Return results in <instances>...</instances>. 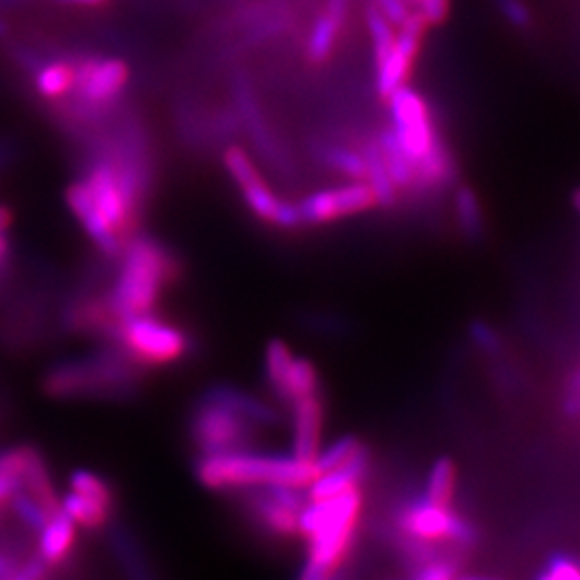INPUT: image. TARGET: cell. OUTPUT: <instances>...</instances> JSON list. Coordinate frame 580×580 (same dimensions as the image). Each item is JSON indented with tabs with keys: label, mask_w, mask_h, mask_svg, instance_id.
<instances>
[{
	"label": "cell",
	"mask_w": 580,
	"mask_h": 580,
	"mask_svg": "<svg viewBox=\"0 0 580 580\" xmlns=\"http://www.w3.org/2000/svg\"><path fill=\"white\" fill-rule=\"evenodd\" d=\"M194 471L198 482L216 492L247 490L271 484L303 490L321 475L316 463L280 454H252L245 450L200 454Z\"/></svg>",
	"instance_id": "3"
},
{
	"label": "cell",
	"mask_w": 580,
	"mask_h": 580,
	"mask_svg": "<svg viewBox=\"0 0 580 580\" xmlns=\"http://www.w3.org/2000/svg\"><path fill=\"white\" fill-rule=\"evenodd\" d=\"M292 456L305 463H314L321 452L325 428L323 396H308L292 405Z\"/></svg>",
	"instance_id": "13"
},
{
	"label": "cell",
	"mask_w": 580,
	"mask_h": 580,
	"mask_svg": "<svg viewBox=\"0 0 580 580\" xmlns=\"http://www.w3.org/2000/svg\"><path fill=\"white\" fill-rule=\"evenodd\" d=\"M200 401L213 403V405L227 406L234 410L236 415L245 417L247 421H252L254 426H278L280 424V415L278 410L263 401H258L256 396L236 390L234 385L229 383H218V385H209L205 390V394L200 396Z\"/></svg>",
	"instance_id": "17"
},
{
	"label": "cell",
	"mask_w": 580,
	"mask_h": 580,
	"mask_svg": "<svg viewBox=\"0 0 580 580\" xmlns=\"http://www.w3.org/2000/svg\"><path fill=\"white\" fill-rule=\"evenodd\" d=\"M537 580H580V561L568 555H555L548 559Z\"/></svg>",
	"instance_id": "32"
},
{
	"label": "cell",
	"mask_w": 580,
	"mask_h": 580,
	"mask_svg": "<svg viewBox=\"0 0 580 580\" xmlns=\"http://www.w3.org/2000/svg\"><path fill=\"white\" fill-rule=\"evenodd\" d=\"M372 468V452L363 445L347 464L340 468H334L329 473H321L310 486H308V501H327L343 497L350 490H357L370 475Z\"/></svg>",
	"instance_id": "15"
},
{
	"label": "cell",
	"mask_w": 580,
	"mask_h": 580,
	"mask_svg": "<svg viewBox=\"0 0 580 580\" xmlns=\"http://www.w3.org/2000/svg\"><path fill=\"white\" fill-rule=\"evenodd\" d=\"M60 510L84 529H102L108 519H111V510L108 506H102L93 499H86L82 495H76V492H69L62 497L60 501Z\"/></svg>",
	"instance_id": "23"
},
{
	"label": "cell",
	"mask_w": 580,
	"mask_h": 580,
	"mask_svg": "<svg viewBox=\"0 0 580 580\" xmlns=\"http://www.w3.org/2000/svg\"><path fill=\"white\" fill-rule=\"evenodd\" d=\"M9 506H11V512L15 514V519L22 522L28 531L33 533H39L48 519L53 517L28 490L20 488L11 499H9Z\"/></svg>",
	"instance_id": "28"
},
{
	"label": "cell",
	"mask_w": 580,
	"mask_h": 580,
	"mask_svg": "<svg viewBox=\"0 0 580 580\" xmlns=\"http://www.w3.org/2000/svg\"><path fill=\"white\" fill-rule=\"evenodd\" d=\"M178 265L169 247L151 236H134L120 254L115 287L106 297L116 321L151 314L162 290L176 282Z\"/></svg>",
	"instance_id": "2"
},
{
	"label": "cell",
	"mask_w": 580,
	"mask_h": 580,
	"mask_svg": "<svg viewBox=\"0 0 580 580\" xmlns=\"http://www.w3.org/2000/svg\"><path fill=\"white\" fill-rule=\"evenodd\" d=\"M456 490V464L452 459L443 456L430 466L426 479V499L437 506H452Z\"/></svg>",
	"instance_id": "25"
},
{
	"label": "cell",
	"mask_w": 580,
	"mask_h": 580,
	"mask_svg": "<svg viewBox=\"0 0 580 580\" xmlns=\"http://www.w3.org/2000/svg\"><path fill=\"white\" fill-rule=\"evenodd\" d=\"M396 531L408 537L437 544L452 542L456 546H473L477 542V529L461 514L452 510V506H437L426 497L405 501L394 519Z\"/></svg>",
	"instance_id": "7"
},
{
	"label": "cell",
	"mask_w": 580,
	"mask_h": 580,
	"mask_svg": "<svg viewBox=\"0 0 580 580\" xmlns=\"http://www.w3.org/2000/svg\"><path fill=\"white\" fill-rule=\"evenodd\" d=\"M11 211L7 207H0V232L7 231L9 224H11Z\"/></svg>",
	"instance_id": "44"
},
{
	"label": "cell",
	"mask_w": 580,
	"mask_h": 580,
	"mask_svg": "<svg viewBox=\"0 0 580 580\" xmlns=\"http://www.w3.org/2000/svg\"><path fill=\"white\" fill-rule=\"evenodd\" d=\"M13 575H15L13 561L7 555L0 553V580H11L13 579Z\"/></svg>",
	"instance_id": "42"
},
{
	"label": "cell",
	"mask_w": 580,
	"mask_h": 580,
	"mask_svg": "<svg viewBox=\"0 0 580 580\" xmlns=\"http://www.w3.org/2000/svg\"><path fill=\"white\" fill-rule=\"evenodd\" d=\"M46 572H48V564L37 555L33 559H28L20 570H15L11 580H44Z\"/></svg>",
	"instance_id": "38"
},
{
	"label": "cell",
	"mask_w": 580,
	"mask_h": 580,
	"mask_svg": "<svg viewBox=\"0 0 580 580\" xmlns=\"http://www.w3.org/2000/svg\"><path fill=\"white\" fill-rule=\"evenodd\" d=\"M65 196H67L69 209L80 220V224L84 227L86 234L93 239V243L111 258L120 256L123 250H125V243L116 236L115 231L111 229V224L100 213L86 181H76L73 185H69Z\"/></svg>",
	"instance_id": "14"
},
{
	"label": "cell",
	"mask_w": 580,
	"mask_h": 580,
	"mask_svg": "<svg viewBox=\"0 0 580 580\" xmlns=\"http://www.w3.org/2000/svg\"><path fill=\"white\" fill-rule=\"evenodd\" d=\"M65 4H76V7H104L108 0H58Z\"/></svg>",
	"instance_id": "43"
},
{
	"label": "cell",
	"mask_w": 580,
	"mask_h": 580,
	"mask_svg": "<svg viewBox=\"0 0 580 580\" xmlns=\"http://www.w3.org/2000/svg\"><path fill=\"white\" fill-rule=\"evenodd\" d=\"M468 336H471V340H473L475 347L484 350V352H488V355H497L501 350V347H503L501 336L488 323H484V321H473L471 327H468Z\"/></svg>",
	"instance_id": "33"
},
{
	"label": "cell",
	"mask_w": 580,
	"mask_h": 580,
	"mask_svg": "<svg viewBox=\"0 0 580 580\" xmlns=\"http://www.w3.org/2000/svg\"><path fill=\"white\" fill-rule=\"evenodd\" d=\"M234 183L239 185L247 209L265 224L287 231L301 227L297 205H290L280 196H276L274 189L265 183L263 174L258 173V169H252L250 173L239 176Z\"/></svg>",
	"instance_id": "12"
},
{
	"label": "cell",
	"mask_w": 580,
	"mask_h": 580,
	"mask_svg": "<svg viewBox=\"0 0 580 580\" xmlns=\"http://www.w3.org/2000/svg\"><path fill=\"white\" fill-rule=\"evenodd\" d=\"M390 108L392 129L417 171V194L450 187L456 181V162L421 93L405 84L390 95Z\"/></svg>",
	"instance_id": "1"
},
{
	"label": "cell",
	"mask_w": 580,
	"mask_h": 580,
	"mask_svg": "<svg viewBox=\"0 0 580 580\" xmlns=\"http://www.w3.org/2000/svg\"><path fill=\"white\" fill-rule=\"evenodd\" d=\"M108 343L142 370L169 366L192 350L189 334L153 312L116 321Z\"/></svg>",
	"instance_id": "6"
},
{
	"label": "cell",
	"mask_w": 580,
	"mask_h": 580,
	"mask_svg": "<svg viewBox=\"0 0 580 580\" xmlns=\"http://www.w3.org/2000/svg\"><path fill=\"white\" fill-rule=\"evenodd\" d=\"M321 394V379L318 370L310 359L297 357L290 366L289 379H287V392H285V405H292L294 401L316 396Z\"/></svg>",
	"instance_id": "24"
},
{
	"label": "cell",
	"mask_w": 580,
	"mask_h": 580,
	"mask_svg": "<svg viewBox=\"0 0 580 580\" xmlns=\"http://www.w3.org/2000/svg\"><path fill=\"white\" fill-rule=\"evenodd\" d=\"M76 84V60H53L37 71L35 86L42 97L58 100L73 91Z\"/></svg>",
	"instance_id": "21"
},
{
	"label": "cell",
	"mask_w": 580,
	"mask_h": 580,
	"mask_svg": "<svg viewBox=\"0 0 580 580\" xmlns=\"http://www.w3.org/2000/svg\"><path fill=\"white\" fill-rule=\"evenodd\" d=\"M294 357L292 350L285 340H271L267 348H265V374H267V383L274 390V394L278 396V401H285V392H287V379H289L290 366H292Z\"/></svg>",
	"instance_id": "22"
},
{
	"label": "cell",
	"mask_w": 580,
	"mask_h": 580,
	"mask_svg": "<svg viewBox=\"0 0 580 580\" xmlns=\"http://www.w3.org/2000/svg\"><path fill=\"white\" fill-rule=\"evenodd\" d=\"M372 4L398 28L405 24L408 15L413 13L406 0H372Z\"/></svg>",
	"instance_id": "36"
},
{
	"label": "cell",
	"mask_w": 580,
	"mask_h": 580,
	"mask_svg": "<svg viewBox=\"0 0 580 580\" xmlns=\"http://www.w3.org/2000/svg\"><path fill=\"white\" fill-rule=\"evenodd\" d=\"M456 580H499L492 577H475V575H464V577H456Z\"/></svg>",
	"instance_id": "46"
},
{
	"label": "cell",
	"mask_w": 580,
	"mask_h": 580,
	"mask_svg": "<svg viewBox=\"0 0 580 580\" xmlns=\"http://www.w3.org/2000/svg\"><path fill=\"white\" fill-rule=\"evenodd\" d=\"M495 4L512 26L521 31H529L533 26V13L524 0H495Z\"/></svg>",
	"instance_id": "34"
},
{
	"label": "cell",
	"mask_w": 580,
	"mask_h": 580,
	"mask_svg": "<svg viewBox=\"0 0 580 580\" xmlns=\"http://www.w3.org/2000/svg\"><path fill=\"white\" fill-rule=\"evenodd\" d=\"M385 580H406V579H385Z\"/></svg>",
	"instance_id": "48"
},
{
	"label": "cell",
	"mask_w": 580,
	"mask_h": 580,
	"mask_svg": "<svg viewBox=\"0 0 580 580\" xmlns=\"http://www.w3.org/2000/svg\"><path fill=\"white\" fill-rule=\"evenodd\" d=\"M379 207L376 196L368 183H352L334 189H323L305 196L297 209L301 227L305 224H329L352 218Z\"/></svg>",
	"instance_id": "10"
},
{
	"label": "cell",
	"mask_w": 580,
	"mask_h": 580,
	"mask_svg": "<svg viewBox=\"0 0 580 580\" xmlns=\"http://www.w3.org/2000/svg\"><path fill=\"white\" fill-rule=\"evenodd\" d=\"M69 488L76 495H82L86 499H93V501H97L102 506L113 508V490H111L108 482L104 477H100L97 473H93V471L76 468L69 475Z\"/></svg>",
	"instance_id": "29"
},
{
	"label": "cell",
	"mask_w": 580,
	"mask_h": 580,
	"mask_svg": "<svg viewBox=\"0 0 580 580\" xmlns=\"http://www.w3.org/2000/svg\"><path fill=\"white\" fill-rule=\"evenodd\" d=\"M7 35V24L0 20V37H4Z\"/></svg>",
	"instance_id": "47"
},
{
	"label": "cell",
	"mask_w": 580,
	"mask_h": 580,
	"mask_svg": "<svg viewBox=\"0 0 580 580\" xmlns=\"http://www.w3.org/2000/svg\"><path fill=\"white\" fill-rule=\"evenodd\" d=\"M363 497L350 490L327 501H308L299 514V535L308 542V561L336 572L355 542Z\"/></svg>",
	"instance_id": "5"
},
{
	"label": "cell",
	"mask_w": 580,
	"mask_h": 580,
	"mask_svg": "<svg viewBox=\"0 0 580 580\" xmlns=\"http://www.w3.org/2000/svg\"><path fill=\"white\" fill-rule=\"evenodd\" d=\"M39 535V557L48 566H60L69 559L76 542V522L71 521L62 510L55 512Z\"/></svg>",
	"instance_id": "18"
},
{
	"label": "cell",
	"mask_w": 580,
	"mask_h": 580,
	"mask_svg": "<svg viewBox=\"0 0 580 580\" xmlns=\"http://www.w3.org/2000/svg\"><path fill=\"white\" fill-rule=\"evenodd\" d=\"M22 488L20 482L15 479H9V477H0V506L9 503V499Z\"/></svg>",
	"instance_id": "41"
},
{
	"label": "cell",
	"mask_w": 580,
	"mask_h": 580,
	"mask_svg": "<svg viewBox=\"0 0 580 580\" xmlns=\"http://www.w3.org/2000/svg\"><path fill=\"white\" fill-rule=\"evenodd\" d=\"M129 67L120 58H84L76 62L73 91L86 111H104L125 93Z\"/></svg>",
	"instance_id": "9"
},
{
	"label": "cell",
	"mask_w": 580,
	"mask_h": 580,
	"mask_svg": "<svg viewBox=\"0 0 580 580\" xmlns=\"http://www.w3.org/2000/svg\"><path fill=\"white\" fill-rule=\"evenodd\" d=\"M245 510L254 524H258L267 535L290 540L299 535V514L276 501L263 486L245 490Z\"/></svg>",
	"instance_id": "16"
},
{
	"label": "cell",
	"mask_w": 580,
	"mask_h": 580,
	"mask_svg": "<svg viewBox=\"0 0 580 580\" xmlns=\"http://www.w3.org/2000/svg\"><path fill=\"white\" fill-rule=\"evenodd\" d=\"M115 347L106 348L86 359H69L50 368L44 376V392L53 398H86V396H125L140 383V372Z\"/></svg>",
	"instance_id": "4"
},
{
	"label": "cell",
	"mask_w": 580,
	"mask_h": 580,
	"mask_svg": "<svg viewBox=\"0 0 580 580\" xmlns=\"http://www.w3.org/2000/svg\"><path fill=\"white\" fill-rule=\"evenodd\" d=\"M459 564L450 557H437L428 564L413 568L410 577L406 580H456Z\"/></svg>",
	"instance_id": "31"
},
{
	"label": "cell",
	"mask_w": 580,
	"mask_h": 580,
	"mask_svg": "<svg viewBox=\"0 0 580 580\" xmlns=\"http://www.w3.org/2000/svg\"><path fill=\"white\" fill-rule=\"evenodd\" d=\"M363 448V441L355 434H345L338 441H334L329 448L321 450L316 456V466L318 473H329L334 468H340L343 464H347L359 450Z\"/></svg>",
	"instance_id": "30"
},
{
	"label": "cell",
	"mask_w": 580,
	"mask_h": 580,
	"mask_svg": "<svg viewBox=\"0 0 580 580\" xmlns=\"http://www.w3.org/2000/svg\"><path fill=\"white\" fill-rule=\"evenodd\" d=\"M454 211H456V222H459L464 236L468 241H482L484 232H486V222H484L482 202H479L473 187H468V185L456 187Z\"/></svg>",
	"instance_id": "20"
},
{
	"label": "cell",
	"mask_w": 580,
	"mask_h": 580,
	"mask_svg": "<svg viewBox=\"0 0 580 580\" xmlns=\"http://www.w3.org/2000/svg\"><path fill=\"white\" fill-rule=\"evenodd\" d=\"M572 207L577 209V213L580 216V187L572 192Z\"/></svg>",
	"instance_id": "45"
},
{
	"label": "cell",
	"mask_w": 580,
	"mask_h": 580,
	"mask_svg": "<svg viewBox=\"0 0 580 580\" xmlns=\"http://www.w3.org/2000/svg\"><path fill=\"white\" fill-rule=\"evenodd\" d=\"M116 544H118V555H120V559L125 561V566H127V572H129L131 580H151L149 579V575L144 572V568H140L138 553H136V548H131L129 540H125V537H123V540H118Z\"/></svg>",
	"instance_id": "37"
},
{
	"label": "cell",
	"mask_w": 580,
	"mask_h": 580,
	"mask_svg": "<svg viewBox=\"0 0 580 580\" xmlns=\"http://www.w3.org/2000/svg\"><path fill=\"white\" fill-rule=\"evenodd\" d=\"M345 26H347V22L338 20L336 15H332L329 11L323 9V13L316 18V22L312 26L308 48H305V55L312 65H323L332 58L343 33H345Z\"/></svg>",
	"instance_id": "19"
},
{
	"label": "cell",
	"mask_w": 580,
	"mask_h": 580,
	"mask_svg": "<svg viewBox=\"0 0 580 580\" xmlns=\"http://www.w3.org/2000/svg\"><path fill=\"white\" fill-rule=\"evenodd\" d=\"M323 162L336 173L357 183H368V164L361 151L348 149L345 144H327L323 149Z\"/></svg>",
	"instance_id": "26"
},
{
	"label": "cell",
	"mask_w": 580,
	"mask_h": 580,
	"mask_svg": "<svg viewBox=\"0 0 580 580\" xmlns=\"http://www.w3.org/2000/svg\"><path fill=\"white\" fill-rule=\"evenodd\" d=\"M366 22L370 28V37H372V48H374V62L376 67L385 62V58L390 57L394 44H396V35H394V24L374 7L370 4L366 9Z\"/></svg>",
	"instance_id": "27"
},
{
	"label": "cell",
	"mask_w": 580,
	"mask_h": 580,
	"mask_svg": "<svg viewBox=\"0 0 580 580\" xmlns=\"http://www.w3.org/2000/svg\"><path fill=\"white\" fill-rule=\"evenodd\" d=\"M428 26L430 24L419 11H413L405 24L401 26V33L396 37V44L390 57L385 58L383 65L376 67V91L383 100H390L394 91H398L408 82Z\"/></svg>",
	"instance_id": "11"
},
{
	"label": "cell",
	"mask_w": 580,
	"mask_h": 580,
	"mask_svg": "<svg viewBox=\"0 0 580 580\" xmlns=\"http://www.w3.org/2000/svg\"><path fill=\"white\" fill-rule=\"evenodd\" d=\"M406 2L417 7L415 11H419L430 26L443 24L450 15V0H406Z\"/></svg>",
	"instance_id": "35"
},
{
	"label": "cell",
	"mask_w": 580,
	"mask_h": 580,
	"mask_svg": "<svg viewBox=\"0 0 580 580\" xmlns=\"http://www.w3.org/2000/svg\"><path fill=\"white\" fill-rule=\"evenodd\" d=\"M299 580L336 579H334V572H329V570H325V568H321V566H316V564H310V561H305V566H303V570H301V577H299Z\"/></svg>",
	"instance_id": "39"
},
{
	"label": "cell",
	"mask_w": 580,
	"mask_h": 580,
	"mask_svg": "<svg viewBox=\"0 0 580 580\" xmlns=\"http://www.w3.org/2000/svg\"><path fill=\"white\" fill-rule=\"evenodd\" d=\"M189 437L200 454L245 450L256 439V426L227 406L198 401L189 417Z\"/></svg>",
	"instance_id": "8"
},
{
	"label": "cell",
	"mask_w": 580,
	"mask_h": 580,
	"mask_svg": "<svg viewBox=\"0 0 580 580\" xmlns=\"http://www.w3.org/2000/svg\"><path fill=\"white\" fill-rule=\"evenodd\" d=\"M566 410L570 415H580V372L572 379V387H570V398L566 401Z\"/></svg>",
	"instance_id": "40"
}]
</instances>
